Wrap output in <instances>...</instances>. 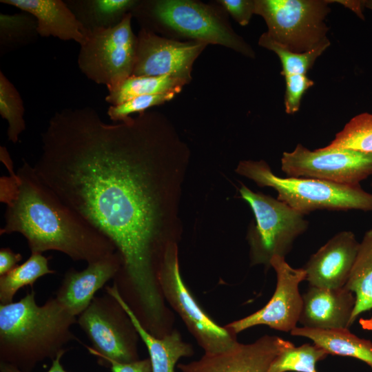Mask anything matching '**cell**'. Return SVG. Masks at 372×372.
Instances as JSON below:
<instances>
[{
	"instance_id": "obj_1",
	"label": "cell",
	"mask_w": 372,
	"mask_h": 372,
	"mask_svg": "<svg viewBox=\"0 0 372 372\" xmlns=\"http://www.w3.org/2000/svg\"><path fill=\"white\" fill-rule=\"evenodd\" d=\"M189 156L159 112L107 123L92 107H70L50 119L32 165L65 205L112 242L122 260L114 284L124 285L148 318L165 310L157 271L180 231Z\"/></svg>"
},
{
	"instance_id": "obj_2",
	"label": "cell",
	"mask_w": 372,
	"mask_h": 372,
	"mask_svg": "<svg viewBox=\"0 0 372 372\" xmlns=\"http://www.w3.org/2000/svg\"><path fill=\"white\" fill-rule=\"evenodd\" d=\"M0 156L9 172L0 179V200L6 205L0 234L19 233L32 253L54 250L90 263L116 251L112 242L65 205L25 160L14 172L6 147Z\"/></svg>"
},
{
	"instance_id": "obj_3",
	"label": "cell",
	"mask_w": 372,
	"mask_h": 372,
	"mask_svg": "<svg viewBox=\"0 0 372 372\" xmlns=\"http://www.w3.org/2000/svg\"><path fill=\"white\" fill-rule=\"evenodd\" d=\"M76 322L55 298L38 305L34 290L19 301L0 304V362L31 372L39 362L65 353L76 340L71 331Z\"/></svg>"
},
{
	"instance_id": "obj_4",
	"label": "cell",
	"mask_w": 372,
	"mask_h": 372,
	"mask_svg": "<svg viewBox=\"0 0 372 372\" xmlns=\"http://www.w3.org/2000/svg\"><path fill=\"white\" fill-rule=\"evenodd\" d=\"M236 172L278 193L277 199L303 215L316 210L372 211V194L358 185H347L309 178L280 177L263 160L242 161Z\"/></svg>"
},
{
	"instance_id": "obj_5",
	"label": "cell",
	"mask_w": 372,
	"mask_h": 372,
	"mask_svg": "<svg viewBox=\"0 0 372 372\" xmlns=\"http://www.w3.org/2000/svg\"><path fill=\"white\" fill-rule=\"evenodd\" d=\"M148 28L161 25L178 34L207 44L220 45L250 58L255 53L212 6L192 0L141 1L132 11Z\"/></svg>"
},
{
	"instance_id": "obj_6",
	"label": "cell",
	"mask_w": 372,
	"mask_h": 372,
	"mask_svg": "<svg viewBox=\"0 0 372 372\" xmlns=\"http://www.w3.org/2000/svg\"><path fill=\"white\" fill-rule=\"evenodd\" d=\"M239 192L255 216L247 233L251 264L271 267L273 257L285 258L290 252L296 239L307 231L309 222L304 215L271 196L254 192L244 185Z\"/></svg>"
},
{
	"instance_id": "obj_7",
	"label": "cell",
	"mask_w": 372,
	"mask_h": 372,
	"mask_svg": "<svg viewBox=\"0 0 372 372\" xmlns=\"http://www.w3.org/2000/svg\"><path fill=\"white\" fill-rule=\"evenodd\" d=\"M330 1L255 0V14L266 22L267 35L295 53H304L330 43L324 19Z\"/></svg>"
},
{
	"instance_id": "obj_8",
	"label": "cell",
	"mask_w": 372,
	"mask_h": 372,
	"mask_svg": "<svg viewBox=\"0 0 372 372\" xmlns=\"http://www.w3.org/2000/svg\"><path fill=\"white\" fill-rule=\"evenodd\" d=\"M132 12L110 28L89 31L80 45L78 65L91 81L106 85L108 91L132 75L136 55L137 36L132 28Z\"/></svg>"
},
{
	"instance_id": "obj_9",
	"label": "cell",
	"mask_w": 372,
	"mask_h": 372,
	"mask_svg": "<svg viewBox=\"0 0 372 372\" xmlns=\"http://www.w3.org/2000/svg\"><path fill=\"white\" fill-rule=\"evenodd\" d=\"M77 323L92 343L86 346L98 363L109 366L112 362L130 363L138 360L136 338L131 320L118 302L107 293L94 297L79 316Z\"/></svg>"
},
{
	"instance_id": "obj_10",
	"label": "cell",
	"mask_w": 372,
	"mask_h": 372,
	"mask_svg": "<svg viewBox=\"0 0 372 372\" xmlns=\"http://www.w3.org/2000/svg\"><path fill=\"white\" fill-rule=\"evenodd\" d=\"M177 242L169 244L157 271L162 295L180 316L205 353L225 351L236 342V334L216 323L199 306L184 283L179 268Z\"/></svg>"
},
{
	"instance_id": "obj_11",
	"label": "cell",
	"mask_w": 372,
	"mask_h": 372,
	"mask_svg": "<svg viewBox=\"0 0 372 372\" xmlns=\"http://www.w3.org/2000/svg\"><path fill=\"white\" fill-rule=\"evenodd\" d=\"M281 169L289 177L358 185L372 175V153L322 147L311 151L298 144L292 152L282 154Z\"/></svg>"
},
{
	"instance_id": "obj_12",
	"label": "cell",
	"mask_w": 372,
	"mask_h": 372,
	"mask_svg": "<svg viewBox=\"0 0 372 372\" xmlns=\"http://www.w3.org/2000/svg\"><path fill=\"white\" fill-rule=\"evenodd\" d=\"M270 265L277 277L271 298L258 311L225 326L234 333L256 325H267L284 332H290L297 327L303 304L299 284L305 280L306 271L303 267H291L285 258L278 256L271 258Z\"/></svg>"
},
{
	"instance_id": "obj_13",
	"label": "cell",
	"mask_w": 372,
	"mask_h": 372,
	"mask_svg": "<svg viewBox=\"0 0 372 372\" xmlns=\"http://www.w3.org/2000/svg\"><path fill=\"white\" fill-rule=\"evenodd\" d=\"M208 44L181 42L158 36L141 28L137 35L136 61L132 75L170 76L189 83L194 61Z\"/></svg>"
},
{
	"instance_id": "obj_14",
	"label": "cell",
	"mask_w": 372,
	"mask_h": 372,
	"mask_svg": "<svg viewBox=\"0 0 372 372\" xmlns=\"http://www.w3.org/2000/svg\"><path fill=\"white\" fill-rule=\"evenodd\" d=\"M294 344L278 336L265 335L250 344L236 342L198 360L178 365L182 372H268L276 358Z\"/></svg>"
},
{
	"instance_id": "obj_15",
	"label": "cell",
	"mask_w": 372,
	"mask_h": 372,
	"mask_svg": "<svg viewBox=\"0 0 372 372\" xmlns=\"http://www.w3.org/2000/svg\"><path fill=\"white\" fill-rule=\"evenodd\" d=\"M360 242L351 231H342L312 254L304 267L309 286L337 289L349 278Z\"/></svg>"
},
{
	"instance_id": "obj_16",
	"label": "cell",
	"mask_w": 372,
	"mask_h": 372,
	"mask_svg": "<svg viewBox=\"0 0 372 372\" xmlns=\"http://www.w3.org/2000/svg\"><path fill=\"white\" fill-rule=\"evenodd\" d=\"M122 260L115 251L87 263L82 271L69 269L65 273L55 298L72 315L79 316L90 304L95 293L120 270Z\"/></svg>"
},
{
	"instance_id": "obj_17",
	"label": "cell",
	"mask_w": 372,
	"mask_h": 372,
	"mask_svg": "<svg viewBox=\"0 0 372 372\" xmlns=\"http://www.w3.org/2000/svg\"><path fill=\"white\" fill-rule=\"evenodd\" d=\"M299 322L318 329H348L355 304V294L342 287L328 289L309 286L302 296Z\"/></svg>"
},
{
	"instance_id": "obj_18",
	"label": "cell",
	"mask_w": 372,
	"mask_h": 372,
	"mask_svg": "<svg viewBox=\"0 0 372 372\" xmlns=\"http://www.w3.org/2000/svg\"><path fill=\"white\" fill-rule=\"evenodd\" d=\"M32 14L37 21V32L43 37L74 40L83 45L89 33L67 3L61 0H1Z\"/></svg>"
},
{
	"instance_id": "obj_19",
	"label": "cell",
	"mask_w": 372,
	"mask_h": 372,
	"mask_svg": "<svg viewBox=\"0 0 372 372\" xmlns=\"http://www.w3.org/2000/svg\"><path fill=\"white\" fill-rule=\"evenodd\" d=\"M105 291L123 307L145 344L149 355L152 372H175L178 360L193 354L192 346L183 340L178 331H174L161 338L151 333L122 297L115 284L112 287L106 286Z\"/></svg>"
},
{
	"instance_id": "obj_20",
	"label": "cell",
	"mask_w": 372,
	"mask_h": 372,
	"mask_svg": "<svg viewBox=\"0 0 372 372\" xmlns=\"http://www.w3.org/2000/svg\"><path fill=\"white\" fill-rule=\"evenodd\" d=\"M290 333L311 340L328 354L356 358L372 369V342L358 337L348 329H318L296 327Z\"/></svg>"
},
{
	"instance_id": "obj_21",
	"label": "cell",
	"mask_w": 372,
	"mask_h": 372,
	"mask_svg": "<svg viewBox=\"0 0 372 372\" xmlns=\"http://www.w3.org/2000/svg\"><path fill=\"white\" fill-rule=\"evenodd\" d=\"M136 0L69 1L67 5L89 31L116 25L138 5Z\"/></svg>"
},
{
	"instance_id": "obj_22",
	"label": "cell",
	"mask_w": 372,
	"mask_h": 372,
	"mask_svg": "<svg viewBox=\"0 0 372 372\" xmlns=\"http://www.w3.org/2000/svg\"><path fill=\"white\" fill-rule=\"evenodd\" d=\"M344 287L355 296L351 319V324H353L360 313L372 309V228L365 232L360 242L353 266Z\"/></svg>"
},
{
	"instance_id": "obj_23",
	"label": "cell",
	"mask_w": 372,
	"mask_h": 372,
	"mask_svg": "<svg viewBox=\"0 0 372 372\" xmlns=\"http://www.w3.org/2000/svg\"><path fill=\"white\" fill-rule=\"evenodd\" d=\"M186 84L187 83L185 81L170 76L132 75L118 87L109 90L105 101L112 105H117L139 96L163 93L178 94Z\"/></svg>"
},
{
	"instance_id": "obj_24",
	"label": "cell",
	"mask_w": 372,
	"mask_h": 372,
	"mask_svg": "<svg viewBox=\"0 0 372 372\" xmlns=\"http://www.w3.org/2000/svg\"><path fill=\"white\" fill-rule=\"evenodd\" d=\"M49 259L42 254L32 253L25 262L1 276L0 304L12 302L14 296L21 288L33 286L39 278L54 273L55 271L49 267Z\"/></svg>"
},
{
	"instance_id": "obj_25",
	"label": "cell",
	"mask_w": 372,
	"mask_h": 372,
	"mask_svg": "<svg viewBox=\"0 0 372 372\" xmlns=\"http://www.w3.org/2000/svg\"><path fill=\"white\" fill-rule=\"evenodd\" d=\"M37 19L30 14H0V52L4 54L34 41L38 35Z\"/></svg>"
},
{
	"instance_id": "obj_26",
	"label": "cell",
	"mask_w": 372,
	"mask_h": 372,
	"mask_svg": "<svg viewBox=\"0 0 372 372\" xmlns=\"http://www.w3.org/2000/svg\"><path fill=\"white\" fill-rule=\"evenodd\" d=\"M322 148L372 153V114L362 113L352 118L331 143Z\"/></svg>"
},
{
	"instance_id": "obj_27",
	"label": "cell",
	"mask_w": 372,
	"mask_h": 372,
	"mask_svg": "<svg viewBox=\"0 0 372 372\" xmlns=\"http://www.w3.org/2000/svg\"><path fill=\"white\" fill-rule=\"evenodd\" d=\"M328 355L315 344L294 345L276 358L268 372H314L317 362L325 359Z\"/></svg>"
},
{
	"instance_id": "obj_28",
	"label": "cell",
	"mask_w": 372,
	"mask_h": 372,
	"mask_svg": "<svg viewBox=\"0 0 372 372\" xmlns=\"http://www.w3.org/2000/svg\"><path fill=\"white\" fill-rule=\"evenodd\" d=\"M24 112L25 108L19 92L0 71V114L8 121L7 135L8 140L13 143L19 141L20 134L25 130Z\"/></svg>"
},
{
	"instance_id": "obj_29",
	"label": "cell",
	"mask_w": 372,
	"mask_h": 372,
	"mask_svg": "<svg viewBox=\"0 0 372 372\" xmlns=\"http://www.w3.org/2000/svg\"><path fill=\"white\" fill-rule=\"evenodd\" d=\"M258 44L278 55L282 68L280 74L285 77L307 75L316 59L330 45V43L324 44L309 52L295 53L276 43L266 32L260 37Z\"/></svg>"
},
{
	"instance_id": "obj_30",
	"label": "cell",
	"mask_w": 372,
	"mask_h": 372,
	"mask_svg": "<svg viewBox=\"0 0 372 372\" xmlns=\"http://www.w3.org/2000/svg\"><path fill=\"white\" fill-rule=\"evenodd\" d=\"M175 93L148 94L132 98L117 105H111L107 115L114 122L125 120L134 113H141L147 109L163 104L174 98Z\"/></svg>"
},
{
	"instance_id": "obj_31",
	"label": "cell",
	"mask_w": 372,
	"mask_h": 372,
	"mask_svg": "<svg viewBox=\"0 0 372 372\" xmlns=\"http://www.w3.org/2000/svg\"><path fill=\"white\" fill-rule=\"evenodd\" d=\"M285 79V112L289 114H293L299 110L304 94L314 85V82L307 75L287 76Z\"/></svg>"
},
{
	"instance_id": "obj_32",
	"label": "cell",
	"mask_w": 372,
	"mask_h": 372,
	"mask_svg": "<svg viewBox=\"0 0 372 372\" xmlns=\"http://www.w3.org/2000/svg\"><path fill=\"white\" fill-rule=\"evenodd\" d=\"M218 3L242 26L248 25L255 14V0H219Z\"/></svg>"
},
{
	"instance_id": "obj_33",
	"label": "cell",
	"mask_w": 372,
	"mask_h": 372,
	"mask_svg": "<svg viewBox=\"0 0 372 372\" xmlns=\"http://www.w3.org/2000/svg\"><path fill=\"white\" fill-rule=\"evenodd\" d=\"M110 368L111 372H152L151 362L148 358L130 363L112 362Z\"/></svg>"
},
{
	"instance_id": "obj_34",
	"label": "cell",
	"mask_w": 372,
	"mask_h": 372,
	"mask_svg": "<svg viewBox=\"0 0 372 372\" xmlns=\"http://www.w3.org/2000/svg\"><path fill=\"white\" fill-rule=\"evenodd\" d=\"M22 260L21 254L14 252L9 247L0 249V276L10 271Z\"/></svg>"
},
{
	"instance_id": "obj_35",
	"label": "cell",
	"mask_w": 372,
	"mask_h": 372,
	"mask_svg": "<svg viewBox=\"0 0 372 372\" xmlns=\"http://www.w3.org/2000/svg\"><path fill=\"white\" fill-rule=\"evenodd\" d=\"M64 352L59 353L54 360H52V363L47 372H68L64 369L61 363V359L64 355ZM0 372H25L20 370L17 366L0 362Z\"/></svg>"
},
{
	"instance_id": "obj_36",
	"label": "cell",
	"mask_w": 372,
	"mask_h": 372,
	"mask_svg": "<svg viewBox=\"0 0 372 372\" xmlns=\"http://www.w3.org/2000/svg\"><path fill=\"white\" fill-rule=\"evenodd\" d=\"M337 2H340V3L344 4L345 6H347L349 8L353 10L357 14H358L362 18L363 17L360 1H338Z\"/></svg>"
},
{
	"instance_id": "obj_37",
	"label": "cell",
	"mask_w": 372,
	"mask_h": 372,
	"mask_svg": "<svg viewBox=\"0 0 372 372\" xmlns=\"http://www.w3.org/2000/svg\"><path fill=\"white\" fill-rule=\"evenodd\" d=\"M359 324L363 329L372 331V317L368 319L360 318Z\"/></svg>"
},
{
	"instance_id": "obj_38",
	"label": "cell",
	"mask_w": 372,
	"mask_h": 372,
	"mask_svg": "<svg viewBox=\"0 0 372 372\" xmlns=\"http://www.w3.org/2000/svg\"><path fill=\"white\" fill-rule=\"evenodd\" d=\"M366 6L372 10V1H366Z\"/></svg>"
},
{
	"instance_id": "obj_39",
	"label": "cell",
	"mask_w": 372,
	"mask_h": 372,
	"mask_svg": "<svg viewBox=\"0 0 372 372\" xmlns=\"http://www.w3.org/2000/svg\"><path fill=\"white\" fill-rule=\"evenodd\" d=\"M371 188H372V182H371ZM371 194H372V193H371Z\"/></svg>"
},
{
	"instance_id": "obj_40",
	"label": "cell",
	"mask_w": 372,
	"mask_h": 372,
	"mask_svg": "<svg viewBox=\"0 0 372 372\" xmlns=\"http://www.w3.org/2000/svg\"><path fill=\"white\" fill-rule=\"evenodd\" d=\"M314 372H318L316 370Z\"/></svg>"
}]
</instances>
